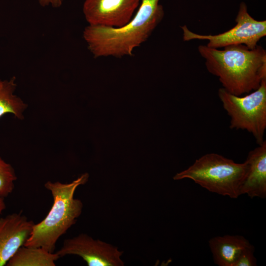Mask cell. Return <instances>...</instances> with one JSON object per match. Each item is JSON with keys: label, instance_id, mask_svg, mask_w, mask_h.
Segmentation results:
<instances>
[{"label": "cell", "instance_id": "11", "mask_svg": "<svg viewBox=\"0 0 266 266\" xmlns=\"http://www.w3.org/2000/svg\"><path fill=\"white\" fill-rule=\"evenodd\" d=\"M208 242L214 262L219 266H233L239 253L252 245L244 236L238 235L215 236Z\"/></svg>", "mask_w": 266, "mask_h": 266}, {"label": "cell", "instance_id": "2", "mask_svg": "<svg viewBox=\"0 0 266 266\" xmlns=\"http://www.w3.org/2000/svg\"><path fill=\"white\" fill-rule=\"evenodd\" d=\"M160 0H141L134 16L125 26L109 28L88 25L83 32L88 48L95 58L132 56L146 41L164 16Z\"/></svg>", "mask_w": 266, "mask_h": 266}, {"label": "cell", "instance_id": "9", "mask_svg": "<svg viewBox=\"0 0 266 266\" xmlns=\"http://www.w3.org/2000/svg\"><path fill=\"white\" fill-rule=\"evenodd\" d=\"M34 224L21 211L0 217V266H6L25 245Z\"/></svg>", "mask_w": 266, "mask_h": 266}, {"label": "cell", "instance_id": "8", "mask_svg": "<svg viewBox=\"0 0 266 266\" xmlns=\"http://www.w3.org/2000/svg\"><path fill=\"white\" fill-rule=\"evenodd\" d=\"M141 0H85L83 12L89 25L120 28L133 17Z\"/></svg>", "mask_w": 266, "mask_h": 266}, {"label": "cell", "instance_id": "13", "mask_svg": "<svg viewBox=\"0 0 266 266\" xmlns=\"http://www.w3.org/2000/svg\"><path fill=\"white\" fill-rule=\"evenodd\" d=\"M15 81V76L9 80H0V118L11 113L17 119H24L23 113L28 105L14 94L17 87Z\"/></svg>", "mask_w": 266, "mask_h": 266}, {"label": "cell", "instance_id": "10", "mask_svg": "<svg viewBox=\"0 0 266 266\" xmlns=\"http://www.w3.org/2000/svg\"><path fill=\"white\" fill-rule=\"evenodd\" d=\"M247 172L240 194L251 199L266 197V141L250 151L245 161Z\"/></svg>", "mask_w": 266, "mask_h": 266}, {"label": "cell", "instance_id": "12", "mask_svg": "<svg viewBox=\"0 0 266 266\" xmlns=\"http://www.w3.org/2000/svg\"><path fill=\"white\" fill-rule=\"evenodd\" d=\"M60 257L38 247H20L9 260L6 266H55Z\"/></svg>", "mask_w": 266, "mask_h": 266}, {"label": "cell", "instance_id": "5", "mask_svg": "<svg viewBox=\"0 0 266 266\" xmlns=\"http://www.w3.org/2000/svg\"><path fill=\"white\" fill-rule=\"evenodd\" d=\"M218 94L231 118L230 128L247 131L258 145L262 144L266 129V79L258 88L243 97L232 94L222 87Z\"/></svg>", "mask_w": 266, "mask_h": 266}, {"label": "cell", "instance_id": "14", "mask_svg": "<svg viewBox=\"0 0 266 266\" xmlns=\"http://www.w3.org/2000/svg\"><path fill=\"white\" fill-rule=\"evenodd\" d=\"M17 177L14 168L0 157V196L6 198L15 187Z\"/></svg>", "mask_w": 266, "mask_h": 266}, {"label": "cell", "instance_id": "6", "mask_svg": "<svg viewBox=\"0 0 266 266\" xmlns=\"http://www.w3.org/2000/svg\"><path fill=\"white\" fill-rule=\"evenodd\" d=\"M235 25L228 31L218 34H200L195 33L186 25L181 27L183 31V39L185 41L192 40H206L207 46L215 49L237 45H244L254 49L260 40L266 35V21H258L248 13L245 2L240 3L235 20Z\"/></svg>", "mask_w": 266, "mask_h": 266}, {"label": "cell", "instance_id": "7", "mask_svg": "<svg viewBox=\"0 0 266 266\" xmlns=\"http://www.w3.org/2000/svg\"><path fill=\"white\" fill-rule=\"evenodd\" d=\"M56 253L60 258L67 255L81 257L88 266H123V251L109 243L93 239L85 233L65 239Z\"/></svg>", "mask_w": 266, "mask_h": 266}, {"label": "cell", "instance_id": "1", "mask_svg": "<svg viewBox=\"0 0 266 266\" xmlns=\"http://www.w3.org/2000/svg\"><path fill=\"white\" fill-rule=\"evenodd\" d=\"M198 49L208 71L232 94L249 93L266 79V50L261 46L251 49L241 44L220 50L200 45Z\"/></svg>", "mask_w": 266, "mask_h": 266}, {"label": "cell", "instance_id": "15", "mask_svg": "<svg viewBox=\"0 0 266 266\" xmlns=\"http://www.w3.org/2000/svg\"><path fill=\"white\" fill-rule=\"evenodd\" d=\"M253 245L243 249L236 258L233 266H256L257 260L254 255Z\"/></svg>", "mask_w": 266, "mask_h": 266}, {"label": "cell", "instance_id": "17", "mask_svg": "<svg viewBox=\"0 0 266 266\" xmlns=\"http://www.w3.org/2000/svg\"><path fill=\"white\" fill-rule=\"evenodd\" d=\"M4 198H2L0 196V216L1 215L2 212L6 208V204L4 202Z\"/></svg>", "mask_w": 266, "mask_h": 266}, {"label": "cell", "instance_id": "4", "mask_svg": "<svg viewBox=\"0 0 266 266\" xmlns=\"http://www.w3.org/2000/svg\"><path fill=\"white\" fill-rule=\"evenodd\" d=\"M248 170V165L236 163L221 155L205 154L187 169L177 173L175 180L190 179L210 192L232 199L241 195V188Z\"/></svg>", "mask_w": 266, "mask_h": 266}, {"label": "cell", "instance_id": "16", "mask_svg": "<svg viewBox=\"0 0 266 266\" xmlns=\"http://www.w3.org/2000/svg\"><path fill=\"white\" fill-rule=\"evenodd\" d=\"M39 3L42 6L50 4L53 7H59L62 4V0H38Z\"/></svg>", "mask_w": 266, "mask_h": 266}, {"label": "cell", "instance_id": "3", "mask_svg": "<svg viewBox=\"0 0 266 266\" xmlns=\"http://www.w3.org/2000/svg\"><path fill=\"white\" fill-rule=\"evenodd\" d=\"M85 173L68 183L48 181L45 188L53 198L52 207L46 217L34 224L31 233L24 246L41 247L54 252L59 239L74 225L82 213V201L74 198L77 187L88 180Z\"/></svg>", "mask_w": 266, "mask_h": 266}]
</instances>
